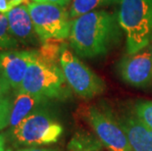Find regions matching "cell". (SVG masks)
I'll return each instance as SVG.
<instances>
[{
  "instance_id": "obj_1",
  "label": "cell",
  "mask_w": 152,
  "mask_h": 151,
  "mask_svg": "<svg viewBox=\"0 0 152 151\" xmlns=\"http://www.w3.org/2000/svg\"><path fill=\"white\" fill-rule=\"evenodd\" d=\"M122 31L117 14L98 9L72 21L70 43L77 55L97 58L117 45Z\"/></svg>"
},
{
  "instance_id": "obj_2",
  "label": "cell",
  "mask_w": 152,
  "mask_h": 151,
  "mask_svg": "<svg viewBox=\"0 0 152 151\" xmlns=\"http://www.w3.org/2000/svg\"><path fill=\"white\" fill-rule=\"evenodd\" d=\"M118 19L126 34L127 54L142 50L152 38V0H121Z\"/></svg>"
},
{
  "instance_id": "obj_3",
  "label": "cell",
  "mask_w": 152,
  "mask_h": 151,
  "mask_svg": "<svg viewBox=\"0 0 152 151\" xmlns=\"http://www.w3.org/2000/svg\"><path fill=\"white\" fill-rule=\"evenodd\" d=\"M68 85L61 67L43 59L37 51L19 90L46 99L65 98L70 94Z\"/></svg>"
},
{
  "instance_id": "obj_4",
  "label": "cell",
  "mask_w": 152,
  "mask_h": 151,
  "mask_svg": "<svg viewBox=\"0 0 152 151\" xmlns=\"http://www.w3.org/2000/svg\"><path fill=\"white\" fill-rule=\"evenodd\" d=\"M63 127L52 115L38 108L9 131L16 146H38L57 142L62 136Z\"/></svg>"
},
{
  "instance_id": "obj_5",
  "label": "cell",
  "mask_w": 152,
  "mask_h": 151,
  "mask_svg": "<svg viewBox=\"0 0 152 151\" xmlns=\"http://www.w3.org/2000/svg\"><path fill=\"white\" fill-rule=\"evenodd\" d=\"M40 42L70 37L72 21L63 6L31 2L27 5Z\"/></svg>"
},
{
  "instance_id": "obj_6",
  "label": "cell",
  "mask_w": 152,
  "mask_h": 151,
  "mask_svg": "<svg viewBox=\"0 0 152 151\" xmlns=\"http://www.w3.org/2000/svg\"><path fill=\"white\" fill-rule=\"evenodd\" d=\"M59 63L67 83L82 98H93L104 91L106 85L102 79L77 58L66 44L61 49Z\"/></svg>"
},
{
  "instance_id": "obj_7",
  "label": "cell",
  "mask_w": 152,
  "mask_h": 151,
  "mask_svg": "<svg viewBox=\"0 0 152 151\" xmlns=\"http://www.w3.org/2000/svg\"><path fill=\"white\" fill-rule=\"evenodd\" d=\"M92 128L99 140L111 151H132L121 124L111 114L98 107H89L86 111Z\"/></svg>"
},
{
  "instance_id": "obj_8",
  "label": "cell",
  "mask_w": 152,
  "mask_h": 151,
  "mask_svg": "<svg viewBox=\"0 0 152 151\" xmlns=\"http://www.w3.org/2000/svg\"><path fill=\"white\" fill-rule=\"evenodd\" d=\"M122 80L135 88H145L152 82V41L142 50L127 54L119 63Z\"/></svg>"
},
{
  "instance_id": "obj_9",
  "label": "cell",
  "mask_w": 152,
  "mask_h": 151,
  "mask_svg": "<svg viewBox=\"0 0 152 151\" xmlns=\"http://www.w3.org/2000/svg\"><path fill=\"white\" fill-rule=\"evenodd\" d=\"M37 50H3L0 52V74L13 89L18 91L28 66Z\"/></svg>"
},
{
  "instance_id": "obj_10",
  "label": "cell",
  "mask_w": 152,
  "mask_h": 151,
  "mask_svg": "<svg viewBox=\"0 0 152 151\" xmlns=\"http://www.w3.org/2000/svg\"><path fill=\"white\" fill-rule=\"evenodd\" d=\"M9 28L18 42L25 45H37L38 38L27 5H20L6 13Z\"/></svg>"
},
{
  "instance_id": "obj_11",
  "label": "cell",
  "mask_w": 152,
  "mask_h": 151,
  "mask_svg": "<svg viewBox=\"0 0 152 151\" xmlns=\"http://www.w3.org/2000/svg\"><path fill=\"white\" fill-rule=\"evenodd\" d=\"M120 124L132 151H152V128L134 116L125 117Z\"/></svg>"
},
{
  "instance_id": "obj_12",
  "label": "cell",
  "mask_w": 152,
  "mask_h": 151,
  "mask_svg": "<svg viewBox=\"0 0 152 151\" xmlns=\"http://www.w3.org/2000/svg\"><path fill=\"white\" fill-rule=\"evenodd\" d=\"M47 99L31 93L18 90L16 91L14 98L12 99V108L9 119V128L18 126L24 119L33 112L37 110L41 104L46 102Z\"/></svg>"
},
{
  "instance_id": "obj_13",
  "label": "cell",
  "mask_w": 152,
  "mask_h": 151,
  "mask_svg": "<svg viewBox=\"0 0 152 151\" xmlns=\"http://www.w3.org/2000/svg\"><path fill=\"white\" fill-rule=\"evenodd\" d=\"M118 1L119 0H73L69 12L70 17L76 19L86 13L98 10L100 7L114 4Z\"/></svg>"
},
{
  "instance_id": "obj_14",
  "label": "cell",
  "mask_w": 152,
  "mask_h": 151,
  "mask_svg": "<svg viewBox=\"0 0 152 151\" xmlns=\"http://www.w3.org/2000/svg\"><path fill=\"white\" fill-rule=\"evenodd\" d=\"M18 40L13 36L9 28L6 14L0 13V49L11 50L18 46Z\"/></svg>"
},
{
  "instance_id": "obj_15",
  "label": "cell",
  "mask_w": 152,
  "mask_h": 151,
  "mask_svg": "<svg viewBox=\"0 0 152 151\" xmlns=\"http://www.w3.org/2000/svg\"><path fill=\"white\" fill-rule=\"evenodd\" d=\"M69 151H100L99 143L86 134H77L69 143Z\"/></svg>"
},
{
  "instance_id": "obj_16",
  "label": "cell",
  "mask_w": 152,
  "mask_h": 151,
  "mask_svg": "<svg viewBox=\"0 0 152 151\" xmlns=\"http://www.w3.org/2000/svg\"><path fill=\"white\" fill-rule=\"evenodd\" d=\"M134 112L137 117L144 125L152 128V101L140 100L134 105Z\"/></svg>"
},
{
  "instance_id": "obj_17",
  "label": "cell",
  "mask_w": 152,
  "mask_h": 151,
  "mask_svg": "<svg viewBox=\"0 0 152 151\" xmlns=\"http://www.w3.org/2000/svg\"><path fill=\"white\" fill-rule=\"evenodd\" d=\"M12 108V99L9 96L0 98V131L9 127V119Z\"/></svg>"
},
{
  "instance_id": "obj_18",
  "label": "cell",
  "mask_w": 152,
  "mask_h": 151,
  "mask_svg": "<svg viewBox=\"0 0 152 151\" xmlns=\"http://www.w3.org/2000/svg\"><path fill=\"white\" fill-rule=\"evenodd\" d=\"M30 0H0V13L6 14L20 5H28Z\"/></svg>"
},
{
  "instance_id": "obj_19",
  "label": "cell",
  "mask_w": 152,
  "mask_h": 151,
  "mask_svg": "<svg viewBox=\"0 0 152 151\" xmlns=\"http://www.w3.org/2000/svg\"><path fill=\"white\" fill-rule=\"evenodd\" d=\"M11 85L6 81L1 74H0V98L8 96V93L11 89Z\"/></svg>"
},
{
  "instance_id": "obj_20",
  "label": "cell",
  "mask_w": 152,
  "mask_h": 151,
  "mask_svg": "<svg viewBox=\"0 0 152 151\" xmlns=\"http://www.w3.org/2000/svg\"><path fill=\"white\" fill-rule=\"evenodd\" d=\"M73 0H33L35 3H44V4H53L59 6H67Z\"/></svg>"
},
{
  "instance_id": "obj_21",
  "label": "cell",
  "mask_w": 152,
  "mask_h": 151,
  "mask_svg": "<svg viewBox=\"0 0 152 151\" xmlns=\"http://www.w3.org/2000/svg\"><path fill=\"white\" fill-rule=\"evenodd\" d=\"M5 136L3 134H0V151H5Z\"/></svg>"
},
{
  "instance_id": "obj_22",
  "label": "cell",
  "mask_w": 152,
  "mask_h": 151,
  "mask_svg": "<svg viewBox=\"0 0 152 151\" xmlns=\"http://www.w3.org/2000/svg\"><path fill=\"white\" fill-rule=\"evenodd\" d=\"M18 151H54V150H50V149H46V148H34V147H31V148H24Z\"/></svg>"
},
{
  "instance_id": "obj_23",
  "label": "cell",
  "mask_w": 152,
  "mask_h": 151,
  "mask_svg": "<svg viewBox=\"0 0 152 151\" xmlns=\"http://www.w3.org/2000/svg\"><path fill=\"white\" fill-rule=\"evenodd\" d=\"M6 151H12L11 149H7V150H6Z\"/></svg>"
},
{
  "instance_id": "obj_24",
  "label": "cell",
  "mask_w": 152,
  "mask_h": 151,
  "mask_svg": "<svg viewBox=\"0 0 152 151\" xmlns=\"http://www.w3.org/2000/svg\"><path fill=\"white\" fill-rule=\"evenodd\" d=\"M151 41H152V38H151Z\"/></svg>"
}]
</instances>
